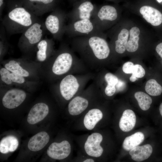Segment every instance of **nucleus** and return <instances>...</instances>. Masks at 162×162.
Segmentation results:
<instances>
[{"label": "nucleus", "mask_w": 162, "mask_h": 162, "mask_svg": "<svg viewBox=\"0 0 162 162\" xmlns=\"http://www.w3.org/2000/svg\"><path fill=\"white\" fill-rule=\"evenodd\" d=\"M72 49L77 53L85 66L98 69V64L107 58L110 49L105 37L99 35L77 37L72 38Z\"/></svg>", "instance_id": "nucleus-1"}, {"label": "nucleus", "mask_w": 162, "mask_h": 162, "mask_svg": "<svg viewBox=\"0 0 162 162\" xmlns=\"http://www.w3.org/2000/svg\"><path fill=\"white\" fill-rule=\"evenodd\" d=\"M65 32L71 38L99 35L105 36L92 19H85L71 22L65 26Z\"/></svg>", "instance_id": "nucleus-2"}, {"label": "nucleus", "mask_w": 162, "mask_h": 162, "mask_svg": "<svg viewBox=\"0 0 162 162\" xmlns=\"http://www.w3.org/2000/svg\"><path fill=\"white\" fill-rule=\"evenodd\" d=\"M87 76L69 74L61 81L59 90L62 96L67 100H71L83 88Z\"/></svg>", "instance_id": "nucleus-3"}, {"label": "nucleus", "mask_w": 162, "mask_h": 162, "mask_svg": "<svg viewBox=\"0 0 162 162\" xmlns=\"http://www.w3.org/2000/svg\"><path fill=\"white\" fill-rule=\"evenodd\" d=\"M83 63L72 50L68 49L58 54L54 62L52 70L57 75L64 74L68 72L76 64Z\"/></svg>", "instance_id": "nucleus-4"}, {"label": "nucleus", "mask_w": 162, "mask_h": 162, "mask_svg": "<svg viewBox=\"0 0 162 162\" xmlns=\"http://www.w3.org/2000/svg\"><path fill=\"white\" fill-rule=\"evenodd\" d=\"M118 17L116 8L114 6L105 5L97 7L92 20L102 32L115 21Z\"/></svg>", "instance_id": "nucleus-5"}, {"label": "nucleus", "mask_w": 162, "mask_h": 162, "mask_svg": "<svg viewBox=\"0 0 162 162\" xmlns=\"http://www.w3.org/2000/svg\"><path fill=\"white\" fill-rule=\"evenodd\" d=\"M97 6L90 0L81 1L73 3V8L67 16L70 22L78 20L91 19Z\"/></svg>", "instance_id": "nucleus-6"}, {"label": "nucleus", "mask_w": 162, "mask_h": 162, "mask_svg": "<svg viewBox=\"0 0 162 162\" xmlns=\"http://www.w3.org/2000/svg\"><path fill=\"white\" fill-rule=\"evenodd\" d=\"M66 15L63 11L56 9L52 14L49 15L45 22L47 29L56 38H60L65 32L64 22Z\"/></svg>", "instance_id": "nucleus-7"}, {"label": "nucleus", "mask_w": 162, "mask_h": 162, "mask_svg": "<svg viewBox=\"0 0 162 162\" xmlns=\"http://www.w3.org/2000/svg\"><path fill=\"white\" fill-rule=\"evenodd\" d=\"M14 7L8 14L9 19L16 24L25 27H29L32 24L31 15L26 8L22 6V3L14 2Z\"/></svg>", "instance_id": "nucleus-8"}, {"label": "nucleus", "mask_w": 162, "mask_h": 162, "mask_svg": "<svg viewBox=\"0 0 162 162\" xmlns=\"http://www.w3.org/2000/svg\"><path fill=\"white\" fill-rule=\"evenodd\" d=\"M103 136L98 132H94L88 137L84 145L86 154L90 156L98 158L102 155L104 149L100 145Z\"/></svg>", "instance_id": "nucleus-9"}, {"label": "nucleus", "mask_w": 162, "mask_h": 162, "mask_svg": "<svg viewBox=\"0 0 162 162\" xmlns=\"http://www.w3.org/2000/svg\"><path fill=\"white\" fill-rule=\"evenodd\" d=\"M71 151L69 142L64 140L59 143L54 142L49 147L47 151L48 156L56 160H61L67 158Z\"/></svg>", "instance_id": "nucleus-10"}, {"label": "nucleus", "mask_w": 162, "mask_h": 162, "mask_svg": "<svg viewBox=\"0 0 162 162\" xmlns=\"http://www.w3.org/2000/svg\"><path fill=\"white\" fill-rule=\"evenodd\" d=\"M26 97L25 92L18 89L8 90L3 96L2 103L6 108L12 109L17 107L24 100Z\"/></svg>", "instance_id": "nucleus-11"}, {"label": "nucleus", "mask_w": 162, "mask_h": 162, "mask_svg": "<svg viewBox=\"0 0 162 162\" xmlns=\"http://www.w3.org/2000/svg\"><path fill=\"white\" fill-rule=\"evenodd\" d=\"M90 103L89 98L86 96L76 95L70 100L68 104V112L73 116L80 115L87 109Z\"/></svg>", "instance_id": "nucleus-12"}, {"label": "nucleus", "mask_w": 162, "mask_h": 162, "mask_svg": "<svg viewBox=\"0 0 162 162\" xmlns=\"http://www.w3.org/2000/svg\"><path fill=\"white\" fill-rule=\"evenodd\" d=\"M48 106L45 104L40 103L34 105L28 113L27 121L32 124H35L43 120L48 115Z\"/></svg>", "instance_id": "nucleus-13"}, {"label": "nucleus", "mask_w": 162, "mask_h": 162, "mask_svg": "<svg viewBox=\"0 0 162 162\" xmlns=\"http://www.w3.org/2000/svg\"><path fill=\"white\" fill-rule=\"evenodd\" d=\"M140 12L146 21L153 26H158L162 23V13L154 8L144 6L141 8Z\"/></svg>", "instance_id": "nucleus-14"}, {"label": "nucleus", "mask_w": 162, "mask_h": 162, "mask_svg": "<svg viewBox=\"0 0 162 162\" xmlns=\"http://www.w3.org/2000/svg\"><path fill=\"white\" fill-rule=\"evenodd\" d=\"M103 117V113L98 108L90 109L85 115L83 123L85 128L88 130H93Z\"/></svg>", "instance_id": "nucleus-15"}, {"label": "nucleus", "mask_w": 162, "mask_h": 162, "mask_svg": "<svg viewBox=\"0 0 162 162\" xmlns=\"http://www.w3.org/2000/svg\"><path fill=\"white\" fill-rule=\"evenodd\" d=\"M50 137L46 132L42 131L34 135L29 140L28 144V149L36 152L43 149L49 141Z\"/></svg>", "instance_id": "nucleus-16"}, {"label": "nucleus", "mask_w": 162, "mask_h": 162, "mask_svg": "<svg viewBox=\"0 0 162 162\" xmlns=\"http://www.w3.org/2000/svg\"><path fill=\"white\" fill-rule=\"evenodd\" d=\"M152 151L151 145L147 144L136 146L130 150L129 153L132 159L140 162L148 159L151 155Z\"/></svg>", "instance_id": "nucleus-17"}, {"label": "nucleus", "mask_w": 162, "mask_h": 162, "mask_svg": "<svg viewBox=\"0 0 162 162\" xmlns=\"http://www.w3.org/2000/svg\"><path fill=\"white\" fill-rule=\"evenodd\" d=\"M136 121V116L134 111L129 109L125 110L120 119L119 128L123 131H129L134 127Z\"/></svg>", "instance_id": "nucleus-18"}, {"label": "nucleus", "mask_w": 162, "mask_h": 162, "mask_svg": "<svg viewBox=\"0 0 162 162\" xmlns=\"http://www.w3.org/2000/svg\"><path fill=\"white\" fill-rule=\"evenodd\" d=\"M58 0H22L21 2L26 8L41 9H54Z\"/></svg>", "instance_id": "nucleus-19"}, {"label": "nucleus", "mask_w": 162, "mask_h": 162, "mask_svg": "<svg viewBox=\"0 0 162 162\" xmlns=\"http://www.w3.org/2000/svg\"><path fill=\"white\" fill-rule=\"evenodd\" d=\"M24 36L31 44H34L40 41L43 35L41 25L38 23L32 24L25 31Z\"/></svg>", "instance_id": "nucleus-20"}, {"label": "nucleus", "mask_w": 162, "mask_h": 162, "mask_svg": "<svg viewBox=\"0 0 162 162\" xmlns=\"http://www.w3.org/2000/svg\"><path fill=\"white\" fill-rule=\"evenodd\" d=\"M129 34L128 30L125 28L122 29L117 34L116 39H115V50L118 54L123 53L126 48Z\"/></svg>", "instance_id": "nucleus-21"}, {"label": "nucleus", "mask_w": 162, "mask_h": 162, "mask_svg": "<svg viewBox=\"0 0 162 162\" xmlns=\"http://www.w3.org/2000/svg\"><path fill=\"white\" fill-rule=\"evenodd\" d=\"M19 145L18 141L15 136L9 135L3 138L0 142V152L3 154L14 151Z\"/></svg>", "instance_id": "nucleus-22"}, {"label": "nucleus", "mask_w": 162, "mask_h": 162, "mask_svg": "<svg viewBox=\"0 0 162 162\" xmlns=\"http://www.w3.org/2000/svg\"><path fill=\"white\" fill-rule=\"evenodd\" d=\"M144 139V135L142 132H136L125 139L123 143V148L125 150L129 151L138 146L142 142Z\"/></svg>", "instance_id": "nucleus-23"}, {"label": "nucleus", "mask_w": 162, "mask_h": 162, "mask_svg": "<svg viewBox=\"0 0 162 162\" xmlns=\"http://www.w3.org/2000/svg\"><path fill=\"white\" fill-rule=\"evenodd\" d=\"M140 33V30L137 27H134L130 29L129 38L128 41L126 48L128 52H134L138 49Z\"/></svg>", "instance_id": "nucleus-24"}, {"label": "nucleus", "mask_w": 162, "mask_h": 162, "mask_svg": "<svg viewBox=\"0 0 162 162\" xmlns=\"http://www.w3.org/2000/svg\"><path fill=\"white\" fill-rule=\"evenodd\" d=\"M134 97L142 110L146 111L149 109L152 100L148 94L142 92H137L135 93Z\"/></svg>", "instance_id": "nucleus-25"}, {"label": "nucleus", "mask_w": 162, "mask_h": 162, "mask_svg": "<svg viewBox=\"0 0 162 162\" xmlns=\"http://www.w3.org/2000/svg\"><path fill=\"white\" fill-rule=\"evenodd\" d=\"M145 89L147 93L152 96L160 95L162 92V87L154 79H151L147 81Z\"/></svg>", "instance_id": "nucleus-26"}, {"label": "nucleus", "mask_w": 162, "mask_h": 162, "mask_svg": "<svg viewBox=\"0 0 162 162\" xmlns=\"http://www.w3.org/2000/svg\"><path fill=\"white\" fill-rule=\"evenodd\" d=\"M5 68L9 71L23 76L27 77L29 75L28 71L24 69L16 61L11 60L5 65Z\"/></svg>", "instance_id": "nucleus-27"}, {"label": "nucleus", "mask_w": 162, "mask_h": 162, "mask_svg": "<svg viewBox=\"0 0 162 162\" xmlns=\"http://www.w3.org/2000/svg\"><path fill=\"white\" fill-rule=\"evenodd\" d=\"M47 46V43L45 40H41L38 43L37 47L38 50L37 52V57L39 61L42 62L46 59Z\"/></svg>", "instance_id": "nucleus-28"}, {"label": "nucleus", "mask_w": 162, "mask_h": 162, "mask_svg": "<svg viewBox=\"0 0 162 162\" xmlns=\"http://www.w3.org/2000/svg\"><path fill=\"white\" fill-rule=\"evenodd\" d=\"M104 79L107 84L116 86L119 80L115 75L111 73H108L105 75Z\"/></svg>", "instance_id": "nucleus-29"}, {"label": "nucleus", "mask_w": 162, "mask_h": 162, "mask_svg": "<svg viewBox=\"0 0 162 162\" xmlns=\"http://www.w3.org/2000/svg\"><path fill=\"white\" fill-rule=\"evenodd\" d=\"M10 73L9 70L4 68H1L0 70V74L2 80L7 84L10 85L12 82L10 78Z\"/></svg>", "instance_id": "nucleus-30"}, {"label": "nucleus", "mask_w": 162, "mask_h": 162, "mask_svg": "<svg viewBox=\"0 0 162 162\" xmlns=\"http://www.w3.org/2000/svg\"><path fill=\"white\" fill-rule=\"evenodd\" d=\"M132 74H134L136 77L141 78L145 76V71L141 65L136 64L134 65V69Z\"/></svg>", "instance_id": "nucleus-31"}, {"label": "nucleus", "mask_w": 162, "mask_h": 162, "mask_svg": "<svg viewBox=\"0 0 162 162\" xmlns=\"http://www.w3.org/2000/svg\"><path fill=\"white\" fill-rule=\"evenodd\" d=\"M10 78L12 82L20 84L24 83L25 81V79L23 76L13 72L10 73Z\"/></svg>", "instance_id": "nucleus-32"}, {"label": "nucleus", "mask_w": 162, "mask_h": 162, "mask_svg": "<svg viewBox=\"0 0 162 162\" xmlns=\"http://www.w3.org/2000/svg\"><path fill=\"white\" fill-rule=\"evenodd\" d=\"M134 65L130 62H128L124 63L123 65L122 70L126 74H131L133 72Z\"/></svg>", "instance_id": "nucleus-33"}, {"label": "nucleus", "mask_w": 162, "mask_h": 162, "mask_svg": "<svg viewBox=\"0 0 162 162\" xmlns=\"http://www.w3.org/2000/svg\"><path fill=\"white\" fill-rule=\"evenodd\" d=\"M116 91V86L107 84L105 88L104 92L108 96H112Z\"/></svg>", "instance_id": "nucleus-34"}, {"label": "nucleus", "mask_w": 162, "mask_h": 162, "mask_svg": "<svg viewBox=\"0 0 162 162\" xmlns=\"http://www.w3.org/2000/svg\"><path fill=\"white\" fill-rule=\"evenodd\" d=\"M156 50L162 58V43H160L157 45L156 48Z\"/></svg>", "instance_id": "nucleus-35"}, {"label": "nucleus", "mask_w": 162, "mask_h": 162, "mask_svg": "<svg viewBox=\"0 0 162 162\" xmlns=\"http://www.w3.org/2000/svg\"><path fill=\"white\" fill-rule=\"evenodd\" d=\"M136 77L133 74L130 78V80L132 82H134L136 80Z\"/></svg>", "instance_id": "nucleus-36"}, {"label": "nucleus", "mask_w": 162, "mask_h": 162, "mask_svg": "<svg viewBox=\"0 0 162 162\" xmlns=\"http://www.w3.org/2000/svg\"><path fill=\"white\" fill-rule=\"evenodd\" d=\"M83 162H94V160L92 158H89L86 159L83 161Z\"/></svg>", "instance_id": "nucleus-37"}, {"label": "nucleus", "mask_w": 162, "mask_h": 162, "mask_svg": "<svg viewBox=\"0 0 162 162\" xmlns=\"http://www.w3.org/2000/svg\"><path fill=\"white\" fill-rule=\"evenodd\" d=\"M159 111L160 114L162 116V103L161 104L160 106Z\"/></svg>", "instance_id": "nucleus-38"}, {"label": "nucleus", "mask_w": 162, "mask_h": 162, "mask_svg": "<svg viewBox=\"0 0 162 162\" xmlns=\"http://www.w3.org/2000/svg\"><path fill=\"white\" fill-rule=\"evenodd\" d=\"M4 0H0V7L2 8L4 5Z\"/></svg>", "instance_id": "nucleus-39"}, {"label": "nucleus", "mask_w": 162, "mask_h": 162, "mask_svg": "<svg viewBox=\"0 0 162 162\" xmlns=\"http://www.w3.org/2000/svg\"><path fill=\"white\" fill-rule=\"evenodd\" d=\"M69 0V1L70 3L73 4L74 3L76 2L81 1H83V0Z\"/></svg>", "instance_id": "nucleus-40"}, {"label": "nucleus", "mask_w": 162, "mask_h": 162, "mask_svg": "<svg viewBox=\"0 0 162 162\" xmlns=\"http://www.w3.org/2000/svg\"><path fill=\"white\" fill-rule=\"evenodd\" d=\"M157 0L159 3H160L162 2V0Z\"/></svg>", "instance_id": "nucleus-41"}, {"label": "nucleus", "mask_w": 162, "mask_h": 162, "mask_svg": "<svg viewBox=\"0 0 162 162\" xmlns=\"http://www.w3.org/2000/svg\"></svg>", "instance_id": "nucleus-42"}, {"label": "nucleus", "mask_w": 162, "mask_h": 162, "mask_svg": "<svg viewBox=\"0 0 162 162\" xmlns=\"http://www.w3.org/2000/svg\"><path fill=\"white\" fill-rule=\"evenodd\" d=\"M58 0L59 1V0Z\"/></svg>", "instance_id": "nucleus-43"}]
</instances>
